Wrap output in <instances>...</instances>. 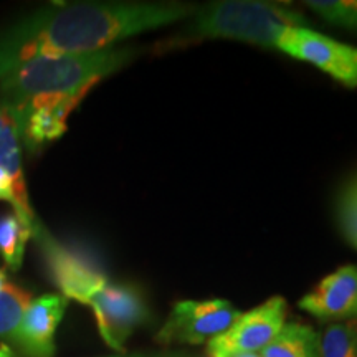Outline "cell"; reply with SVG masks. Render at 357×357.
Here are the masks:
<instances>
[{
  "instance_id": "ac0fdd59",
  "label": "cell",
  "mask_w": 357,
  "mask_h": 357,
  "mask_svg": "<svg viewBox=\"0 0 357 357\" xmlns=\"http://www.w3.org/2000/svg\"><path fill=\"white\" fill-rule=\"evenodd\" d=\"M337 218L346 240L357 250V178L349 182L339 195Z\"/></svg>"
},
{
  "instance_id": "603a6c76",
  "label": "cell",
  "mask_w": 357,
  "mask_h": 357,
  "mask_svg": "<svg viewBox=\"0 0 357 357\" xmlns=\"http://www.w3.org/2000/svg\"><path fill=\"white\" fill-rule=\"evenodd\" d=\"M128 357H146V356H128Z\"/></svg>"
},
{
  "instance_id": "ffe728a7",
  "label": "cell",
  "mask_w": 357,
  "mask_h": 357,
  "mask_svg": "<svg viewBox=\"0 0 357 357\" xmlns=\"http://www.w3.org/2000/svg\"><path fill=\"white\" fill-rule=\"evenodd\" d=\"M0 357H15V356H13L10 347H8L7 344H2L0 346Z\"/></svg>"
},
{
  "instance_id": "5bb4252c",
  "label": "cell",
  "mask_w": 357,
  "mask_h": 357,
  "mask_svg": "<svg viewBox=\"0 0 357 357\" xmlns=\"http://www.w3.org/2000/svg\"><path fill=\"white\" fill-rule=\"evenodd\" d=\"M30 301V291L15 283H6L0 291V337L15 341Z\"/></svg>"
},
{
  "instance_id": "5b68a950",
  "label": "cell",
  "mask_w": 357,
  "mask_h": 357,
  "mask_svg": "<svg viewBox=\"0 0 357 357\" xmlns=\"http://www.w3.org/2000/svg\"><path fill=\"white\" fill-rule=\"evenodd\" d=\"M33 238L42 250L52 280L66 300L88 305L93 294L108 283V278L91 258L83 257L53 238L40 220L33 229Z\"/></svg>"
},
{
  "instance_id": "277c9868",
  "label": "cell",
  "mask_w": 357,
  "mask_h": 357,
  "mask_svg": "<svg viewBox=\"0 0 357 357\" xmlns=\"http://www.w3.org/2000/svg\"><path fill=\"white\" fill-rule=\"evenodd\" d=\"M240 311L227 300H185L172 306L155 334L162 344H205L227 331Z\"/></svg>"
},
{
  "instance_id": "8fae6325",
  "label": "cell",
  "mask_w": 357,
  "mask_h": 357,
  "mask_svg": "<svg viewBox=\"0 0 357 357\" xmlns=\"http://www.w3.org/2000/svg\"><path fill=\"white\" fill-rule=\"evenodd\" d=\"M68 300L63 294H43L30 301L15 341L30 357H52L55 333L63 318Z\"/></svg>"
},
{
  "instance_id": "7402d4cb",
  "label": "cell",
  "mask_w": 357,
  "mask_h": 357,
  "mask_svg": "<svg viewBox=\"0 0 357 357\" xmlns=\"http://www.w3.org/2000/svg\"><path fill=\"white\" fill-rule=\"evenodd\" d=\"M231 357H261V356H260V352H248V354H236Z\"/></svg>"
},
{
  "instance_id": "6da1fadb",
  "label": "cell",
  "mask_w": 357,
  "mask_h": 357,
  "mask_svg": "<svg viewBox=\"0 0 357 357\" xmlns=\"http://www.w3.org/2000/svg\"><path fill=\"white\" fill-rule=\"evenodd\" d=\"M187 3L83 2L53 6L0 35V78L38 56L77 55L111 48L132 35L192 17Z\"/></svg>"
},
{
  "instance_id": "3957f363",
  "label": "cell",
  "mask_w": 357,
  "mask_h": 357,
  "mask_svg": "<svg viewBox=\"0 0 357 357\" xmlns=\"http://www.w3.org/2000/svg\"><path fill=\"white\" fill-rule=\"evenodd\" d=\"M310 22L289 7L255 0H225L195 8L184 30L185 38H227L276 48L284 30L307 26Z\"/></svg>"
},
{
  "instance_id": "52a82bcc",
  "label": "cell",
  "mask_w": 357,
  "mask_h": 357,
  "mask_svg": "<svg viewBox=\"0 0 357 357\" xmlns=\"http://www.w3.org/2000/svg\"><path fill=\"white\" fill-rule=\"evenodd\" d=\"M287 301L275 296L247 312H240L235 323L207 344L211 357H231L261 352L287 324Z\"/></svg>"
},
{
  "instance_id": "d6986e66",
  "label": "cell",
  "mask_w": 357,
  "mask_h": 357,
  "mask_svg": "<svg viewBox=\"0 0 357 357\" xmlns=\"http://www.w3.org/2000/svg\"><path fill=\"white\" fill-rule=\"evenodd\" d=\"M0 200L15 204V195H13V182L6 169L0 167Z\"/></svg>"
},
{
  "instance_id": "e0dca14e",
  "label": "cell",
  "mask_w": 357,
  "mask_h": 357,
  "mask_svg": "<svg viewBox=\"0 0 357 357\" xmlns=\"http://www.w3.org/2000/svg\"><path fill=\"white\" fill-rule=\"evenodd\" d=\"M305 6L329 24L357 33V0H310Z\"/></svg>"
},
{
  "instance_id": "7a4b0ae2",
  "label": "cell",
  "mask_w": 357,
  "mask_h": 357,
  "mask_svg": "<svg viewBox=\"0 0 357 357\" xmlns=\"http://www.w3.org/2000/svg\"><path fill=\"white\" fill-rule=\"evenodd\" d=\"M134 55L132 48L111 47L77 55L32 58L0 78V105L15 114L35 96L89 91Z\"/></svg>"
},
{
  "instance_id": "4fadbf2b",
  "label": "cell",
  "mask_w": 357,
  "mask_h": 357,
  "mask_svg": "<svg viewBox=\"0 0 357 357\" xmlns=\"http://www.w3.org/2000/svg\"><path fill=\"white\" fill-rule=\"evenodd\" d=\"M319 336L310 326L287 323L273 341L260 352L261 357H318Z\"/></svg>"
},
{
  "instance_id": "7c38bea8",
  "label": "cell",
  "mask_w": 357,
  "mask_h": 357,
  "mask_svg": "<svg viewBox=\"0 0 357 357\" xmlns=\"http://www.w3.org/2000/svg\"><path fill=\"white\" fill-rule=\"evenodd\" d=\"M22 151L20 134L15 118L6 106L0 105V167L6 169L13 182V195H15V215L29 229H35L38 218L35 217L26 194L25 177L22 171Z\"/></svg>"
},
{
  "instance_id": "ba28073f",
  "label": "cell",
  "mask_w": 357,
  "mask_h": 357,
  "mask_svg": "<svg viewBox=\"0 0 357 357\" xmlns=\"http://www.w3.org/2000/svg\"><path fill=\"white\" fill-rule=\"evenodd\" d=\"M95 312L101 337L111 349L123 352L124 342L149 318V307L139 289L129 284L106 283L88 305Z\"/></svg>"
},
{
  "instance_id": "8992f818",
  "label": "cell",
  "mask_w": 357,
  "mask_h": 357,
  "mask_svg": "<svg viewBox=\"0 0 357 357\" xmlns=\"http://www.w3.org/2000/svg\"><path fill=\"white\" fill-rule=\"evenodd\" d=\"M280 52L314 65L347 88H357V48L314 32L307 26L284 30L276 45Z\"/></svg>"
},
{
  "instance_id": "9c48e42d",
  "label": "cell",
  "mask_w": 357,
  "mask_h": 357,
  "mask_svg": "<svg viewBox=\"0 0 357 357\" xmlns=\"http://www.w3.org/2000/svg\"><path fill=\"white\" fill-rule=\"evenodd\" d=\"M88 91L63 93V95H40L30 100L19 113L13 114L19 126L20 141L32 153L63 136L66 119L79 105Z\"/></svg>"
},
{
  "instance_id": "44dd1931",
  "label": "cell",
  "mask_w": 357,
  "mask_h": 357,
  "mask_svg": "<svg viewBox=\"0 0 357 357\" xmlns=\"http://www.w3.org/2000/svg\"><path fill=\"white\" fill-rule=\"evenodd\" d=\"M6 283H7V275H6V271L0 268V291H2L3 287H6Z\"/></svg>"
},
{
  "instance_id": "2e32d148",
  "label": "cell",
  "mask_w": 357,
  "mask_h": 357,
  "mask_svg": "<svg viewBox=\"0 0 357 357\" xmlns=\"http://www.w3.org/2000/svg\"><path fill=\"white\" fill-rule=\"evenodd\" d=\"M318 357H357V321L326 326L318 341Z\"/></svg>"
},
{
  "instance_id": "30bf717a",
  "label": "cell",
  "mask_w": 357,
  "mask_h": 357,
  "mask_svg": "<svg viewBox=\"0 0 357 357\" xmlns=\"http://www.w3.org/2000/svg\"><path fill=\"white\" fill-rule=\"evenodd\" d=\"M298 305L319 321H357V265L337 268L305 294Z\"/></svg>"
},
{
  "instance_id": "9a60e30c",
  "label": "cell",
  "mask_w": 357,
  "mask_h": 357,
  "mask_svg": "<svg viewBox=\"0 0 357 357\" xmlns=\"http://www.w3.org/2000/svg\"><path fill=\"white\" fill-rule=\"evenodd\" d=\"M32 236V229L25 227L15 213L0 217V255L12 270L20 268L26 242Z\"/></svg>"
}]
</instances>
